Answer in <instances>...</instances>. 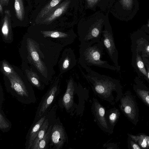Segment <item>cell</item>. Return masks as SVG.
Instances as JSON below:
<instances>
[{
	"instance_id": "obj_1",
	"label": "cell",
	"mask_w": 149,
	"mask_h": 149,
	"mask_svg": "<svg viewBox=\"0 0 149 149\" xmlns=\"http://www.w3.org/2000/svg\"><path fill=\"white\" fill-rule=\"evenodd\" d=\"M62 45L44 37L38 32H29L22 37L19 48L22 61L28 63L46 85L54 79V67L63 48Z\"/></svg>"
},
{
	"instance_id": "obj_2",
	"label": "cell",
	"mask_w": 149,
	"mask_h": 149,
	"mask_svg": "<svg viewBox=\"0 0 149 149\" xmlns=\"http://www.w3.org/2000/svg\"><path fill=\"white\" fill-rule=\"evenodd\" d=\"M82 67L87 72L86 74H83L84 77L90 83L93 92L97 96L111 104L118 101L113 94L114 92L122 97L123 94L117 80L109 76L100 74L88 66Z\"/></svg>"
},
{
	"instance_id": "obj_3",
	"label": "cell",
	"mask_w": 149,
	"mask_h": 149,
	"mask_svg": "<svg viewBox=\"0 0 149 149\" xmlns=\"http://www.w3.org/2000/svg\"><path fill=\"white\" fill-rule=\"evenodd\" d=\"M14 68L13 73L8 76H3L7 91L21 103H35L36 99L32 86L21 69L14 65Z\"/></svg>"
},
{
	"instance_id": "obj_4",
	"label": "cell",
	"mask_w": 149,
	"mask_h": 149,
	"mask_svg": "<svg viewBox=\"0 0 149 149\" xmlns=\"http://www.w3.org/2000/svg\"><path fill=\"white\" fill-rule=\"evenodd\" d=\"M104 47L101 42L80 43L79 45V56L78 62L82 67L84 66H94L112 70H116V66L110 65L106 61L102 60L104 54Z\"/></svg>"
},
{
	"instance_id": "obj_5",
	"label": "cell",
	"mask_w": 149,
	"mask_h": 149,
	"mask_svg": "<svg viewBox=\"0 0 149 149\" xmlns=\"http://www.w3.org/2000/svg\"><path fill=\"white\" fill-rule=\"evenodd\" d=\"M66 89L62 98V105L67 112L72 113L74 110L75 112L76 110L78 111L74 97L81 84L79 83L77 84L72 76L66 80Z\"/></svg>"
},
{
	"instance_id": "obj_6",
	"label": "cell",
	"mask_w": 149,
	"mask_h": 149,
	"mask_svg": "<svg viewBox=\"0 0 149 149\" xmlns=\"http://www.w3.org/2000/svg\"><path fill=\"white\" fill-rule=\"evenodd\" d=\"M62 74L60 73L54 78L50 88L41 100L37 111L38 116H42L58 94Z\"/></svg>"
},
{
	"instance_id": "obj_7",
	"label": "cell",
	"mask_w": 149,
	"mask_h": 149,
	"mask_svg": "<svg viewBox=\"0 0 149 149\" xmlns=\"http://www.w3.org/2000/svg\"><path fill=\"white\" fill-rule=\"evenodd\" d=\"M43 36L64 47L72 44L77 36L72 31H65L59 30H41L39 31Z\"/></svg>"
},
{
	"instance_id": "obj_8",
	"label": "cell",
	"mask_w": 149,
	"mask_h": 149,
	"mask_svg": "<svg viewBox=\"0 0 149 149\" xmlns=\"http://www.w3.org/2000/svg\"><path fill=\"white\" fill-rule=\"evenodd\" d=\"M102 34L100 42L117 69V52L112 31L106 28L102 31Z\"/></svg>"
},
{
	"instance_id": "obj_9",
	"label": "cell",
	"mask_w": 149,
	"mask_h": 149,
	"mask_svg": "<svg viewBox=\"0 0 149 149\" xmlns=\"http://www.w3.org/2000/svg\"><path fill=\"white\" fill-rule=\"evenodd\" d=\"M49 142L50 148L60 149L68 140V137L62 124L56 123L52 126Z\"/></svg>"
},
{
	"instance_id": "obj_10",
	"label": "cell",
	"mask_w": 149,
	"mask_h": 149,
	"mask_svg": "<svg viewBox=\"0 0 149 149\" xmlns=\"http://www.w3.org/2000/svg\"><path fill=\"white\" fill-rule=\"evenodd\" d=\"M91 109L95 120L100 127L105 132L111 134L113 131L109 127L105 117V109L96 98L93 99Z\"/></svg>"
},
{
	"instance_id": "obj_11",
	"label": "cell",
	"mask_w": 149,
	"mask_h": 149,
	"mask_svg": "<svg viewBox=\"0 0 149 149\" xmlns=\"http://www.w3.org/2000/svg\"><path fill=\"white\" fill-rule=\"evenodd\" d=\"M77 60L73 50L66 48L62 53L58 62L60 73L61 74L72 69L77 64Z\"/></svg>"
},
{
	"instance_id": "obj_12",
	"label": "cell",
	"mask_w": 149,
	"mask_h": 149,
	"mask_svg": "<svg viewBox=\"0 0 149 149\" xmlns=\"http://www.w3.org/2000/svg\"><path fill=\"white\" fill-rule=\"evenodd\" d=\"M120 99L121 110L131 120L135 121L138 114L135 101L127 95H122Z\"/></svg>"
},
{
	"instance_id": "obj_13",
	"label": "cell",
	"mask_w": 149,
	"mask_h": 149,
	"mask_svg": "<svg viewBox=\"0 0 149 149\" xmlns=\"http://www.w3.org/2000/svg\"><path fill=\"white\" fill-rule=\"evenodd\" d=\"M4 15L1 25V34L3 41L6 43H11L13 41V36L10 20L11 15L9 10L4 11Z\"/></svg>"
},
{
	"instance_id": "obj_14",
	"label": "cell",
	"mask_w": 149,
	"mask_h": 149,
	"mask_svg": "<svg viewBox=\"0 0 149 149\" xmlns=\"http://www.w3.org/2000/svg\"><path fill=\"white\" fill-rule=\"evenodd\" d=\"M21 69L32 86L40 90L45 88V84L41 80L37 73L32 69L28 63L22 61Z\"/></svg>"
},
{
	"instance_id": "obj_15",
	"label": "cell",
	"mask_w": 149,
	"mask_h": 149,
	"mask_svg": "<svg viewBox=\"0 0 149 149\" xmlns=\"http://www.w3.org/2000/svg\"><path fill=\"white\" fill-rule=\"evenodd\" d=\"M70 3V0H65L59 4L42 20L38 24L48 25L51 24L66 11Z\"/></svg>"
},
{
	"instance_id": "obj_16",
	"label": "cell",
	"mask_w": 149,
	"mask_h": 149,
	"mask_svg": "<svg viewBox=\"0 0 149 149\" xmlns=\"http://www.w3.org/2000/svg\"><path fill=\"white\" fill-rule=\"evenodd\" d=\"M46 117L45 116L41 118L33 127L26 140V149H31L41 126L46 119Z\"/></svg>"
},
{
	"instance_id": "obj_17",
	"label": "cell",
	"mask_w": 149,
	"mask_h": 149,
	"mask_svg": "<svg viewBox=\"0 0 149 149\" xmlns=\"http://www.w3.org/2000/svg\"><path fill=\"white\" fill-rule=\"evenodd\" d=\"M120 113L115 107L106 111L105 117L109 127L112 131L118 120Z\"/></svg>"
},
{
	"instance_id": "obj_18",
	"label": "cell",
	"mask_w": 149,
	"mask_h": 149,
	"mask_svg": "<svg viewBox=\"0 0 149 149\" xmlns=\"http://www.w3.org/2000/svg\"><path fill=\"white\" fill-rule=\"evenodd\" d=\"M62 0H51L40 11L36 20V23L39 24Z\"/></svg>"
},
{
	"instance_id": "obj_19",
	"label": "cell",
	"mask_w": 149,
	"mask_h": 149,
	"mask_svg": "<svg viewBox=\"0 0 149 149\" xmlns=\"http://www.w3.org/2000/svg\"><path fill=\"white\" fill-rule=\"evenodd\" d=\"M49 125L48 120L46 119L41 126L31 149H36L39 142L47 132Z\"/></svg>"
},
{
	"instance_id": "obj_20",
	"label": "cell",
	"mask_w": 149,
	"mask_h": 149,
	"mask_svg": "<svg viewBox=\"0 0 149 149\" xmlns=\"http://www.w3.org/2000/svg\"><path fill=\"white\" fill-rule=\"evenodd\" d=\"M14 70V65L10 64L6 59L0 62V70L3 76H8L13 73Z\"/></svg>"
},
{
	"instance_id": "obj_21",
	"label": "cell",
	"mask_w": 149,
	"mask_h": 149,
	"mask_svg": "<svg viewBox=\"0 0 149 149\" xmlns=\"http://www.w3.org/2000/svg\"><path fill=\"white\" fill-rule=\"evenodd\" d=\"M14 8L17 17L20 21H22L25 16V11L23 0H15Z\"/></svg>"
},
{
	"instance_id": "obj_22",
	"label": "cell",
	"mask_w": 149,
	"mask_h": 149,
	"mask_svg": "<svg viewBox=\"0 0 149 149\" xmlns=\"http://www.w3.org/2000/svg\"><path fill=\"white\" fill-rule=\"evenodd\" d=\"M52 125L48 128L45 134L39 142L36 149H46L49 142L50 141Z\"/></svg>"
},
{
	"instance_id": "obj_23",
	"label": "cell",
	"mask_w": 149,
	"mask_h": 149,
	"mask_svg": "<svg viewBox=\"0 0 149 149\" xmlns=\"http://www.w3.org/2000/svg\"><path fill=\"white\" fill-rule=\"evenodd\" d=\"M2 111L0 109V129L2 131L5 132L8 129H9L11 125H10L9 121H7V119L4 116Z\"/></svg>"
},
{
	"instance_id": "obj_24",
	"label": "cell",
	"mask_w": 149,
	"mask_h": 149,
	"mask_svg": "<svg viewBox=\"0 0 149 149\" xmlns=\"http://www.w3.org/2000/svg\"><path fill=\"white\" fill-rule=\"evenodd\" d=\"M131 138L136 142H138L139 145L143 148H146L148 146V137L144 135L140 136H131Z\"/></svg>"
},
{
	"instance_id": "obj_25",
	"label": "cell",
	"mask_w": 149,
	"mask_h": 149,
	"mask_svg": "<svg viewBox=\"0 0 149 149\" xmlns=\"http://www.w3.org/2000/svg\"><path fill=\"white\" fill-rule=\"evenodd\" d=\"M137 93L138 95L144 102L149 107V91L138 89Z\"/></svg>"
},
{
	"instance_id": "obj_26",
	"label": "cell",
	"mask_w": 149,
	"mask_h": 149,
	"mask_svg": "<svg viewBox=\"0 0 149 149\" xmlns=\"http://www.w3.org/2000/svg\"><path fill=\"white\" fill-rule=\"evenodd\" d=\"M137 65L140 70L145 76H147V73L146 71L143 63L141 61H138L137 63Z\"/></svg>"
},
{
	"instance_id": "obj_27",
	"label": "cell",
	"mask_w": 149,
	"mask_h": 149,
	"mask_svg": "<svg viewBox=\"0 0 149 149\" xmlns=\"http://www.w3.org/2000/svg\"><path fill=\"white\" fill-rule=\"evenodd\" d=\"M98 0H86L88 6L90 8L93 7L97 2Z\"/></svg>"
},
{
	"instance_id": "obj_28",
	"label": "cell",
	"mask_w": 149,
	"mask_h": 149,
	"mask_svg": "<svg viewBox=\"0 0 149 149\" xmlns=\"http://www.w3.org/2000/svg\"><path fill=\"white\" fill-rule=\"evenodd\" d=\"M121 3L123 6L129 8L131 4V0H121Z\"/></svg>"
},
{
	"instance_id": "obj_29",
	"label": "cell",
	"mask_w": 149,
	"mask_h": 149,
	"mask_svg": "<svg viewBox=\"0 0 149 149\" xmlns=\"http://www.w3.org/2000/svg\"><path fill=\"white\" fill-rule=\"evenodd\" d=\"M130 144L132 148L134 149H140L141 148L140 146L135 143L131 141Z\"/></svg>"
},
{
	"instance_id": "obj_30",
	"label": "cell",
	"mask_w": 149,
	"mask_h": 149,
	"mask_svg": "<svg viewBox=\"0 0 149 149\" xmlns=\"http://www.w3.org/2000/svg\"><path fill=\"white\" fill-rule=\"evenodd\" d=\"M3 89H2L1 85L0 84V109L1 108V105H2V103L3 101Z\"/></svg>"
},
{
	"instance_id": "obj_31",
	"label": "cell",
	"mask_w": 149,
	"mask_h": 149,
	"mask_svg": "<svg viewBox=\"0 0 149 149\" xmlns=\"http://www.w3.org/2000/svg\"><path fill=\"white\" fill-rule=\"evenodd\" d=\"M9 0H0V4L2 6H7L8 5Z\"/></svg>"
},
{
	"instance_id": "obj_32",
	"label": "cell",
	"mask_w": 149,
	"mask_h": 149,
	"mask_svg": "<svg viewBox=\"0 0 149 149\" xmlns=\"http://www.w3.org/2000/svg\"><path fill=\"white\" fill-rule=\"evenodd\" d=\"M0 12L1 14H3V8L2 5L0 4Z\"/></svg>"
},
{
	"instance_id": "obj_33",
	"label": "cell",
	"mask_w": 149,
	"mask_h": 149,
	"mask_svg": "<svg viewBox=\"0 0 149 149\" xmlns=\"http://www.w3.org/2000/svg\"><path fill=\"white\" fill-rule=\"evenodd\" d=\"M146 50L148 52H149V45L147 47Z\"/></svg>"
},
{
	"instance_id": "obj_34",
	"label": "cell",
	"mask_w": 149,
	"mask_h": 149,
	"mask_svg": "<svg viewBox=\"0 0 149 149\" xmlns=\"http://www.w3.org/2000/svg\"><path fill=\"white\" fill-rule=\"evenodd\" d=\"M148 79H149V72L148 73Z\"/></svg>"
}]
</instances>
